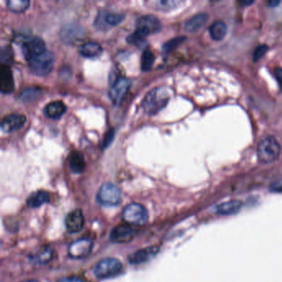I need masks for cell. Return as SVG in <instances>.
Listing matches in <instances>:
<instances>
[{"label": "cell", "mask_w": 282, "mask_h": 282, "mask_svg": "<svg viewBox=\"0 0 282 282\" xmlns=\"http://www.w3.org/2000/svg\"><path fill=\"white\" fill-rule=\"evenodd\" d=\"M6 4L10 11L15 13H21L28 8L30 2L28 0H8Z\"/></svg>", "instance_id": "25"}, {"label": "cell", "mask_w": 282, "mask_h": 282, "mask_svg": "<svg viewBox=\"0 0 282 282\" xmlns=\"http://www.w3.org/2000/svg\"><path fill=\"white\" fill-rule=\"evenodd\" d=\"M113 138H114V129L111 128L107 132L105 137L103 138L102 147L103 148H107V147H109V145L113 142Z\"/></svg>", "instance_id": "32"}, {"label": "cell", "mask_w": 282, "mask_h": 282, "mask_svg": "<svg viewBox=\"0 0 282 282\" xmlns=\"http://www.w3.org/2000/svg\"><path fill=\"white\" fill-rule=\"evenodd\" d=\"M125 16L122 13L114 12H99L98 17L96 18L95 25L98 28L105 27L106 26H117L119 24Z\"/></svg>", "instance_id": "16"}, {"label": "cell", "mask_w": 282, "mask_h": 282, "mask_svg": "<svg viewBox=\"0 0 282 282\" xmlns=\"http://www.w3.org/2000/svg\"><path fill=\"white\" fill-rule=\"evenodd\" d=\"M275 76L282 91V68H281V67H277V68H276Z\"/></svg>", "instance_id": "35"}, {"label": "cell", "mask_w": 282, "mask_h": 282, "mask_svg": "<svg viewBox=\"0 0 282 282\" xmlns=\"http://www.w3.org/2000/svg\"><path fill=\"white\" fill-rule=\"evenodd\" d=\"M93 242L89 238H81L71 243L68 248V253L71 258L81 259L86 258L93 249Z\"/></svg>", "instance_id": "10"}, {"label": "cell", "mask_w": 282, "mask_h": 282, "mask_svg": "<svg viewBox=\"0 0 282 282\" xmlns=\"http://www.w3.org/2000/svg\"><path fill=\"white\" fill-rule=\"evenodd\" d=\"M242 207L243 203L239 200H229L216 205L213 212L218 215H233L240 211Z\"/></svg>", "instance_id": "17"}, {"label": "cell", "mask_w": 282, "mask_h": 282, "mask_svg": "<svg viewBox=\"0 0 282 282\" xmlns=\"http://www.w3.org/2000/svg\"><path fill=\"white\" fill-rule=\"evenodd\" d=\"M27 118L23 114L19 113H11L5 116L1 123V128L5 133H12L18 130L24 125Z\"/></svg>", "instance_id": "12"}, {"label": "cell", "mask_w": 282, "mask_h": 282, "mask_svg": "<svg viewBox=\"0 0 282 282\" xmlns=\"http://www.w3.org/2000/svg\"><path fill=\"white\" fill-rule=\"evenodd\" d=\"M51 258H52L51 250L47 249V250H45L41 255L38 256V258H37V263H40V264L47 263V262L51 259Z\"/></svg>", "instance_id": "33"}, {"label": "cell", "mask_w": 282, "mask_h": 282, "mask_svg": "<svg viewBox=\"0 0 282 282\" xmlns=\"http://www.w3.org/2000/svg\"><path fill=\"white\" fill-rule=\"evenodd\" d=\"M159 250V248L156 247V246L143 248V249L137 251L136 253L129 256L128 261L131 264H133V265H138V264L147 263L150 260H152L154 257H156Z\"/></svg>", "instance_id": "13"}, {"label": "cell", "mask_w": 282, "mask_h": 282, "mask_svg": "<svg viewBox=\"0 0 282 282\" xmlns=\"http://www.w3.org/2000/svg\"><path fill=\"white\" fill-rule=\"evenodd\" d=\"M136 29L140 31L147 37L148 35L160 32L162 29V23L154 15H144L139 17L137 21Z\"/></svg>", "instance_id": "9"}, {"label": "cell", "mask_w": 282, "mask_h": 282, "mask_svg": "<svg viewBox=\"0 0 282 282\" xmlns=\"http://www.w3.org/2000/svg\"><path fill=\"white\" fill-rule=\"evenodd\" d=\"M155 57L153 52L150 49L145 50L141 58V69L144 72L151 71L154 64Z\"/></svg>", "instance_id": "28"}, {"label": "cell", "mask_w": 282, "mask_h": 282, "mask_svg": "<svg viewBox=\"0 0 282 282\" xmlns=\"http://www.w3.org/2000/svg\"><path fill=\"white\" fill-rule=\"evenodd\" d=\"M14 91V81L12 71L7 65H1L0 67V91L7 94Z\"/></svg>", "instance_id": "14"}, {"label": "cell", "mask_w": 282, "mask_h": 282, "mask_svg": "<svg viewBox=\"0 0 282 282\" xmlns=\"http://www.w3.org/2000/svg\"><path fill=\"white\" fill-rule=\"evenodd\" d=\"M57 282H88L85 278L77 276H72V277H67L60 279Z\"/></svg>", "instance_id": "34"}, {"label": "cell", "mask_w": 282, "mask_h": 282, "mask_svg": "<svg viewBox=\"0 0 282 282\" xmlns=\"http://www.w3.org/2000/svg\"><path fill=\"white\" fill-rule=\"evenodd\" d=\"M40 94H41V90L39 88L29 87L22 91L19 98L20 100L24 103H29V102L36 100L39 97Z\"/></svg>", "instance_id": "26"}, {"label": "cell", "mask_w": 282, "mask_h": 282, "mask_svg": "<svg viewBox=\"0 0 282 282\" xmlns=\"http://www.w3.org/2000/svg\"><path fill=\"white\" fill-rule=\"evenodd\" d=\"M209 16L206 13H199L189 18L185 25V28L188 32H195L204 27L208 21Z\"/></svg>", "instance_id": "20"}, {"label": "cell", "mask_w": 282, "mask_h": 282, "mask_svg": "<svg viewBox=\"0 0 282 282\" xmlns=\"http://www.w3.org/2000/svg\"><path fill=\"white\" fill-rule=\"evenodd\" d=\"M146 37H147L146 35L143 34L140 31L136 29L132 34L129 35V36L127 37V42H128V43H130V44L139 46L142 42H144V39Z\"/></svg>", "instance_id": "30"}, {"label": "cell", "mask_w": 282, "mask_h": 282, "mask_svg": "<svg viewBox=\"0 0 282 282\" xmlns=\"http://www.w3.org/2000/svg\"><path fill=\"white\" fill-rule=\"evenodd\" d=\"M257 152L258 160L261 162L271 163L280 157L281 146L274 137L268 136L259 142Z\"/></svg>", "instance_id": "2"}, {"label": "cell", "mask_w": 282, "mask_h": 282, "mask_svg": "<svg viewBox=\"0 0 282 282\" xmlns=\"http://www.w3.org/2000/svg\"><path fill=\"white\" fill-rule=\"evenodd\" d=\"M50 201V195L45 190H38L32 193L27 199V206L37 209Z\"/></svg>", "instance_id": "22"}, {"label": "cell", "mask_w": 282, "mask_h": 282, "mask_svg": "<svg viewBox=\"0 0 282 282\" xmlns=\"http://www.w3.org/2000/svg\"><path fill=\"white\" fill-rule=\"evenodd\" d=\"M103 48L97 42H88L79 47V52L86 58H94L101 55Z\"/></svg>", "instance_id": "19"}, {"label": "cell", "mask_w": 282, "mask_h": 282, "mask_svg": "<svg viewBox=\"0 0 282 282\" xmlns=\"http://www.w3.org/2000/svg\"><path fill=\"white\" fill-rule=\"evenodd\" d=\"M130 81L125 78L117 79V81L111 85L108 94L111 100L115 105H119L122 103L130 88Z\"/></svg>", "instance_id": "8"}, {"label": "cell", "mask_w": 282, "mask_h": 282, "mask_svg": "<svg viewBox=\"0 0 282 282\" xmlns=\"http://www.w3.org/2000/svg\"><path fill=\"white\" fill-rule=\"evenodd\" d=\"M280 1H271V2H269V6L271 7H275L280 4Z\"/></svg>", "instance_id": "36"}, {"label": "cell", "mask_w": 282, "mask_h": 282, "mask_svg": "<svg viewBox=\"0 0 282 282\" xmlns=\"http://www.w3.org/2000/svg\"><path fill=\"white\" fill-rule=\"evenodd\" d=\"M148 212L142 204L131 203L124 208L122 218L129 225H144L148 221Z\"/></svg>", "instance_id": "5"}, {"label": "cell", "mask_w": 282, "mask_h": 282, "mask_svg": "<svg viewBox=\"0 0 282 282\" xmlns=\"http://www.w3.org/2000/svg\"><path fill=\"white\" fill-rule=\"evenodd\" d=\"M268 47L267 45H261L259 47H257V49L253 54V60L254 61H258L266 54V52H268Z\"/></svg>", "instance_id": "31"}, {"label": "cell", "mask_w": 282, "mask_h": 282, "mask_svg": "<svg viewBox=\"0 0 282 282\" xmlns=\"http://www.w3.org/2000/svg\"><path fill=\"white\" fill-rule=\"evenodd\" d=\"M22 48L27 61L47 51L44 41L37 36L25 38L22 42Z\"/></svg>", "instance_id": "7"}, {"label": "cell", "mask_w": 282, "mask_h": 282, "mask_svg": "<svg viewBox=\"0 0 282 282\" xmlns=\"http://www.w3.org/2000/svg\"><path fill=\"white\" fill-rule=\"evenodd\" d=\"M37 282V281H35V280H28V281H24V282Z\"/></svg>", "instance_id": "37"}, {"label": "cell", "mask_w": 282, "mask_h": 282, "mask_svg": "<svg viewBox=\"0 0 282 282\" xmlns=\"http://www.w3.org/2000/svg\"><path fill=\"white\" fill-rule=\"evenodd\" d=\"M123 266L120 261L113 258H103L94 268V273L99 279H108L120 275Z\"/></svg>", "instance_id": "3"}, {"label": "cell", "mask_w": 282, "mask_h": 282, "mask_svg": "<svg viewBox=\"0 0 282 282\" xmlns=\"http://www.w3.org/2000/svg\"><path fill=\"white\" fill-rule=\"evenodd\" d=\"M169 98V93L166 89L156 87L145 96L142 102V109L147 114L155 115L166 107Z\"/></svg>", "instance_id": "1"}, {"label": "cell", "mask_w": 282, "mask_h": 282, "mask_svg": "<svg viewBox=\"0 0 282 282\" xmlns=\"http://www.w3.org/2000/svg\"><path fill=\"white\" fill-rule=\"evenodd\" d=\"M135 231L128 223L116 226L110 233V239L116 243H128L135 236Z\"/></svg>", "instance_id": "11"}, {"label": "cell", "mask_w": 282, "mask_h": 282, "mask_svg": "<svg viewBox=\"0 0 282 282\" xmlns=\"http://www.w3.org/2000/svg\"><path fill=\"white\" fill-rule=\"evenodd\" d=\"M185 39H186L185 37H178L171 39L163 45L162 49L165 52H172L173 50L176 49L179 45L182 44V42H184Z\"/></svg>", "instance_id": "29"}, {"label": "cell", "mask_w": 282, "mask_h": 282, "mask_svg": "<svg viewBox=\"0 0 282 282\" xmlns=\"http://www.w3.org/2000/svg\"><path fill=\"white\" fill-rule=\"evenodd\" d=\"M69 165L71 172L76 174H81L86 169V161L81 152L78 151L72 152L69 157Z\"/></svg>", "instance_id": "21"}, {"label": "cell", "mask_w": 282, "mask_h": 282, "mask_svg": "<svg viewBox=\"0 0 282 282\" xmlns=\"http://www.w3.org/2000/svg\"><path fill=\"white\" fill-rule=\"evenodd\" d=\"M32 73L38 76H46L51 73L54 66V57L52 52L46 51L42 54L27 61Z\"/></svg>", "instance_id": "4"}, {"label": "cell", "mask_w": 282, "mask_h": 282, "mask_svg": "<svg viewBox=\"0 0 282 282\" xmlns=\"http://www.w3.org/2000/svg\"><path fill=\"white\" fill-rule=\"evenodd\" d=\"M84 225H85V216L81 209H76L67 216L66 227L69 233H78L82 230Z\"/></svg>", "instance_id": "15"}, {"label": "cell", "mask_w": 282, "mask_h": 282, "mask_svg": "<svg viewBox=\"0 0 282 282\" xmlns=\"http://www.w3.org/2000/svg\"><path fill=\"white\" fill-rule=\"evenodd\" d=\"M97 200L104 206H116L120 204V189L112 183H104L98 189Z\"/></svg>", "instance_id": "6"}, {"label": "cell", "mask_w": 282, "mask_h": 282, "mask_svg": "<svg viewBox=\"0 0 282 282\" xmlns=\"http://www.w3.org/2000/svg\"><path fill=\"white\" fill-rule=\"evenodd\" d=\"M67 111V106L62 101L56 100L48 103L44 108L45 115L52 119H58Z\"/></svg>", "instance_id": "18"}, {"label": "cell", "mask_w": 282, "mask_h": 282, "mask_svg": "<svg viewBox=\"0 0 282 282\" xmlns=\"http://www.w3.org/2000/svg\"><path fill=\"white\" fill-rule=\"evenodd\" d=\"M147 3L153 9L168 12V11L175 9L180 4H182V2L178 0H155V1H150Z\"/></svg>", "instance_id": "23"}, {"label": "cell", "mask_w": 282, "mask_h": 282, "mask_svg": "<svg viewBox=\"0 0 282 282\" xmlns=\"http://www.w3.org/2000/svg\"><path fill=\"white\" fill-rule=\"evenodd\" d=\"M209 35L212 39L214 41H221L225 37L228 32L227 25L222 21H217L213 22V24L209 27Z\"/></svg>", "instance_id": "24"}, {"label": "cell", "mask_w": 282, "mask_h": 282, "mask_svg": "<svg viewBox=\"0 0 282 282\" xmlns=\"http://www.w3.org/2000/svg\"><path fill=\"white\" fill-rule=\"evenodd\" d=\"M81 33V27H75L73 25L66 26L62 31V39L66 42H72L76 37H80Z\"/></svg>", "instance_id": "27"}]
</instances>
